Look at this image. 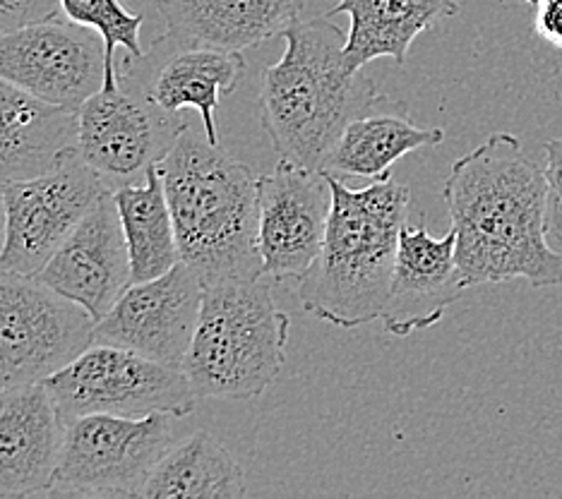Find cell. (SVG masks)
Masks as SVG:
<instances>
[{
  "instance_id": "cb8c5ba5",
  "label": "cell",
  "mask_w": 562,
  "mask_h": 499,
  "mask_svg": "<svg viewBox=\"0 0 562 499\" xmlns=\"http://www.w3.org/2000/svg\"><path fill=\"white\" fill-rule=\"evenodd\" d=\"M66 18L99 32L104 38L106 48V77L104 87L113 89L119 84V63L116 50L125 48L131 58H143V38H139V30H143V15L125 10L121 0H60Z\"/></svg>"
},
{
  "instance_id": "8fae6325",
  "label": "cell",
  "mask_w": 562,
  "mask_h": 499,
  "mask_svg": "<svg viewBox=\"0 0 562 499\" xmlns=\"http://www.w3.org/2000/svg\"><path fill=\"white\" fill-rule=\"evenodd\" d=\"M0 77L48 104L78 111L104 87V38L72 20L30 24L0 36Z\"/></svg>"
},
{
  "instance_id": "ac0fdd59",
  "label": "cell",
  "mask_w": 562,
  "mask_h": 499,
  "mask_svg": "<svg viewBox=\"0 0 562 499\" xmlns=\"http://www.w3.org/2000/svg\"><path fill=\"white\" fill-rule=\"evenodd\" d=\"M155 8L176 44L246 50L284 34L305 0H155Z\"/></svg>"
},
{
  "instance_id": "4316f807",
  "label": "cell",
  "mask_w": 562,
  "mask_h": 499,
  "mask_svg": "<svg viewBox=\"0 0 562 499\" xmlns=\"http://www.w3.org/2000/svg\"><path fill=\"white\" fill-rule=\"evenodd\" d=\"M539 32L558 46H562V0H543L539 15Z\"/></svg>"
},
{
  "instance_id": "52a82bcc",
  "label": "cell",
  "mask_w": 562,
  "mask_h": 499,
  "mask_svg": "<svg viewBox=\"0 0 562 499\" xmlns=\"http://www.w3.org/2000/svg\"><path fill=\"white\" fill-rule=\"evenodd\" d=\"M66 420L87 413L145 418L195 411L198 394L183 370L111 343H92L70 365L44 379Z\"/></svg>"
},
{
  "instance_id": "603a6c76",
  "label": "cell",
  "mask_w": 562,
  "mask_h": 499,
  "mask_svg": "<svg viewBox=\"0 0 562 499\" xmlns=\"http://www.w3.org/2000/svg\"><path fill=\"white\" fill-rule=\"evenodd\" d=\"M113 202L119 207L127 254H131L133 284L157 279L181 262L159 163L151 166L143 183L113 190Z\"/></svg>"
},
{
  "instance_id": "6da1fadb",
  "label": "cell",
  "mask_w": 562,
  "mask_h": 499,
  "mask_svg": "<svg viewBox=\"0 0 562 499\" xmlns=\"http://www.w3.org/2000/svg\"><path fill=\"white\" fill-rule=\"evenodd\" d=\"M442 200L467 288L515 279L533 288L562 284V252L546 234V175L519 137L493 133L457 159Z\"/></svg>"
},
{
  "instance_id": "30bf717a",
  "label": "cell",
  "mask_w": 562,
  "mask_h": 499,
  "mask_svg": "<svg viewBox=\"0 0 562 499\" xmlns=\"http://www.w3.org/2000/svg\"><path fill=\"white\" fill-rule=\"evenodd\" d=\"M113 192L78 147L54 169L3 185L5 250L0 272L36 276L97 202Z\"/></svg>"
},
{
  "instance_id": "7402d4cb",
  "label": "cell",
  "mask_w": 562,
  "mask_h": 499,
  "mask_svg": "<svg viewBox=\"0 0 562 499\" xmlns=\"http://www.w3.org/2000/svg\"><path fill=\"white\" fill-rule=\"evenodd\" d=\"M246 473L210 432H193L171 444L145 483V499H238Z\"/></svg>"
},
{
  "instance_id": "277c9868",
  "label": "cell",
  "mask_w": 562,
  "mask_h": 499,
  "mask_svg": "<svg viewBox=\"0 0 562 499\" xmlns=\"http://www.w3.org/2000/svg\"><path fill=\"white\" fill-rule=\"evenodd\" d=\"M176 226L181 262L202 286L228 279H260L258 178L190 127L159 163Z\"/></svg>"
},
{
  "instance_id": "ffe728a7",
  "label": "cell",
  "mask_w": 562,
  "mask_h": 499,
  "mask_svg": "<svg viewBox=\"0 0 562 499\" xmlns=\"http://www.w3.org/2000/svg\"><path fill=\"white\" fill-rule=\"evenodd\" d=\"M462 0H339L325 18L349 15L347 63L363 70L378 58H392L404 66L416 38L454 18Z\"/></svg>"
},
{
  "instance_id": "2e32d148",
  "label": "cell",
  "mask_w": 562,
  "mask_h": 499,
  "mask_svg": "<svg viewBox=\"0 0 562 499\" xmlns=\"http://www.w3.org/2000/svg\"><path fill=\"white\" fill-rule=\"evenodd\" d=\"M457 266V236L436 238L424 224H404L394 260L390 296L380 319L392 337L436 327L447 307L464 296Z\"/></svg>"
},
{
  "instance_id": "9c48e42d",
  "label": "cell",
  "mask_w": 562,
  "mask_h": 499,
  "mask_svg": "<svg viewBox=\"0 0 562 499\" xmlns=\"http://www.w3.org/2000/svg\"><path fill=\"white\" fill-rule=\"evenodd\" d=\"M181 113H166L119 66V84L99 89L78 109V151L111 190L143 183L186 131Z\"/></svg>"
},
{
  "instance_id": "3957f363",
  "label": "cell",
  "mask_w": 562,
  "mask_h": 499,
  "mask_svg": "<svg viewBox=\"0 0 562 499\" xmlns=\"http://www.w3.org/2000/svg\"><path fill=\"white\" fill-rule=\"evenodd\" d=\"M323 173L331 190L327 234L296 293L305 313L356 329L385 310L412 190L392 173L366 188H349L339 175Z\"/></svg>"
},
{
  "instance_id": "5b68a950",
  "label": "cell",
  "mask_w": 562,
  "mask_h": 499,
  "mask_svg": "<svg viewBox=\"0 0 562 499\" xmlns=\"http://www.w3.org/2000/svg\"><path fill=\"white\" fill-rule=\"evenodd\" d=\"M289 315L260 279L204 286L183 373L198 399H255L286 365Z\"/></svg>"
},
{
  "instance_id": "8992f818",
  "label": "cell",
  "mask_w": 562,
  "mask_h": 499,
  "mask_svg": "<svg viewBox=\"0 0 562 499\" xmlns=\"http://www.w3.org/2000/svg\"><path fill=\"white\" fill-rule=\"evenodd\" d=\"M171 413L123 418L87 413L66 420V438L48 495L143 497L149 473L173 444Z\"/></svg>"
},
{
  "instance_id": "7a4b0ae2",
  "label": "cell",
  "mask_w": 562,
  "mask_h": 499,
  "mask_svg": "<svg viewBox=\"0 0 562 499\" xmlns=\"http://www.w3.org/2000/svg\"><path fill=\"white\" fill-rule=\"evenodd\" d=\"M284 56L262 70L260 121L279 161L323 171L353 118L387 97L347 63V34L329 18L296 20L281 34Z\"/></svg>"
},
{
  "instance_id": "ba28073f",
  "label": "cell",
  "mask_w": 562,
  "mask_h": 499,
  "mask_svg": "<svg viewBox=\"0 0 562 499\" xmlns=\"http://www.w3.org/2000/svg\"><path fill=\"white\" fill-rule=\"evenodd\" d=\"M94 317L40 276L0 272V392L44 382L94 343Z\"/></svg>"
},
{
  "instance_id": "9a60e30c",
  "label": "cell",
  "mask_w": 562,
  "mask_h": 499,
  "mask_svg": "<svg viewBox=\"0 0 562 499\" xmlns=\"http://www.w3.org/2000/svg\"><path fill=\"white\" fill-rule=\"evenodd\" d=\"M36 276L82 305L94 322L116 305L133 286V269L113 192L97 202Z\"/></svg>"
},
{
  "instance_id": "44dd1931",
  "label": "cell",
  "mask_w": 562,
  "mask_h": 499,
  "mask_svg": "<svg viewBox=\"0 0 562 499\" xmlns=\"http://www.w3.org/2000/svg\"><path fill=\"white\" fill-rule=\"evenodd\" d=\"M442 139L445 133L440 127L414 125L404 101L387 97L380 106L359 115L344 127L323 171L339 178H382L406 154L436 147Z\"/></svg>"
},
{
  "instance_id": "83f0119b",
  "label": "cell",
  "mask_w": 562,
  "mask_h": 499,
  "mask_svg": "<svg viewBox=\"0 0 562 499\" xmlns=\"http://www.w3.org/2000/svg\"><path fill=\"white\" fill-rule=\"evenodd\" d=\"M5 197H3V185H0V258H3L5 250Z\"/></svg>"
},
{
  "instance_id": "4fadbf2b",
  "label": "cell",
  "mask_w": 562,
  "mask_h": 499,
  "mask_svg": "<svg viewBox=\"0 0 562 499\" xmlns=\"http://www.w3.org/2000/svg\"><path fill=\"white\" fill-rule=\"evenodd\" d=\"M258 246L262 272L274 281H299L323 250L331 190L323 171L279 161L258 178Z\"/></svg>"
},
{
  "instance_id": "5bb4252c",
  "label": "cell",
  "mask_w": 562,
  "mask_h": 499,
  "mask_svg": "<svg viewBox=\"0 0 562 499\" xmlns=\"http://www.w3.org/2000/svg\"><path fill=\"white\" fill-rule=\"evenodd\" d=\"M121 68L131 72L166 113L176 115L183 109H195L204 137L212 145H220L216 106L224 94H234L238 89L246 75V58L243 50L181 46L164 34L143 58L127 56Z\"/></svg>"
},
{
  "instance_id": "7c38bea8",
  "label": "cell",
  "mask_w": 562,
  "mask_h": 499,
  "mask_svg": "<svg viewBox=\"0 0 562 499\" xmlns=\"http://www.w3.org/2000/svg\"><path fill=\"white\" fill-rule=\"evenodd\" d=\"M202 293L200 276L178 262L166 274L127 288L94 325V343L121 345L181 370L198 329Z\"/></svg>"
},
{
  "instance_id": "d4e9b609",
  "label": "cell",
  "mask_w": 562,
  "mask_h": 499,
  "mask_svg": "<svg viewBox=\"0 0 562 499\" xmlns=\"http://www.w3.org/2000/svg\"><path fill=\"white\" fill-rule=\"evenodd\" d=\"M546 234L562 248V137L546 139Z\"/></svg>"
},
{
  "instance_id": "484cf974",
  "label": "cell",
  "mask_w": 562,
  "mask_h": 499,
  "mask_svg": "<svg viewBox=\"0 0 562 499\" xmlns=\"http://www.w3.org/2000/svg\"><path fill=\"white\" fill-rule=\"evenodd\" d=\"M60 0H0V36L60 18Z\"/></svg>"
},
{
  "instance_id": "d6986e66",
  "label": "cell",
  "mask_w": 562,
  "mask_h": 499,
  "mask_svg": "<svg viewBox=\"0 0 562 499\" xmlns=\"http://www.w3.org/2000/svg\"><path fill=\"white\" fill-rule=\"evenodd\" d=\"M78 147V111L0 77V185L36 178Z\"/></svg>"
},
{
  "instance_id": "e0dca14e",
  "label": "cell",
  "mask_w": 562,
  "mask_h": 499,
  "mask_svg": "<svg viewBox=\"0 0 562 499\" xmlns=\"http://www.w3.org/2000/svg\"><path fill=\"white\" fill-rule=\"evenodd\" d=\"M66 418L44 382L0 392V499L48 495Z\"/></svg>"
}]
</instances>
